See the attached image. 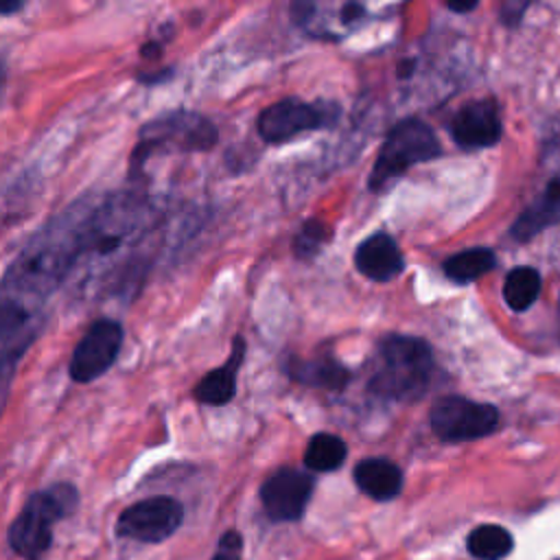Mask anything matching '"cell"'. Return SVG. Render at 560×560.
<instances>
[{"mask_svg": "<svg viewBox=\"0 0 560 560\" xmlns=\"http://www.w3.org/2000/svg\"><path fill=\"white\" fill-rule=\"evenodd\" d=\"M354 265L365 278L376 282L396 278L405 267L398 245L394 243L392 236L383 232L365 238L359 245V249L354 252Z\"/></svg>", "mask_w": 560, "mask_h": 560, "instance_id": "12", "label": "cell"}, {"mask_svg": "<svg viewBox=\"0 0 560 560\" xmlns=\"http://www.w3.org/2000/svg\"><path fill=\"white\" fill-rule=\"evenodd\" d=\"M315 479L298 468H278L260 486V503L265 514L276 521H298L313 494Z\"/></svg>", "mask_w": 560, "mask_h": 560, "instance_id": "10", "label": "cell"}, {"mask_svg": "<svg viewBox=\"0 0 560 560\" xmlns=\"http://www.w3.org/2000/svg\"><path fill=\"white\" fill-rule=\"evenodd\" d=\"M429 422L440 440L468 442L497 431L499 411L488 402H477L464 396H444L433 402Z\"/></svg>", "mask_w": 560, "mask_h": 560, "instance_id": "6", "label": "cell"}, {"mask_svg": "<svg viewBox=\"0 0 560 560\" xmlns=\"http://www.w3.org/2000/svg\"><path fill=\"white\" fill-rule=\"evenodd\" d=\"M184 508L173 497H149L120 512L116 532L140 542H162L182 525Z\"/></svg>", "mask_w": 560, "mask_h": 560, "instance_id": "7", "label": "cell"}, {"mask_svg": "<svg viewBox=\"0 0 560 560\" xmlns=\"http://www.w3.org/2000/svg\"><path fill=\"white\" fill-rule=\"evenodd\" d=\"M413 72V61L411 59H405V61H400L398 63V77H409Z\"/></svg>", "mask_w": 560, "mask_h": 560, "instance_id": "27", "label": "cell"}, {"mask_svg": "<svg viewBox=\"0 0 560 560\" xmlns=\"http://www.w3.org/2000/svg\"><path fill=\"white\" fill-rule=\"evenodd\" d=\"M77 501L79 494L70 483H55L35 492L9 527L11 549L26 560L39 558L50 547L55 523L72 514Z\"/></svg>", "mask_w": 560, "mask_h": 560, "instance_id": "3", "label": "cell"}, {"mask_svg": "<svg viewBox=\"0 0 560 560\" xmlns=\"http://www.w3.org/2000/svg\"><path fill=\"white\" fill-rule=\"evenodd\" d=\"M212 560H243V536L234 529L225 532L217 545Z\"/></svg>", "mask_w": 560, "mask_h": 560, "instance_id": "24", "label": "cell"}, {"mask_svg": "<svg viewBox=\"0 0 560 560\" xmlns=\"http://www.w3.org/2000/svg\"><path fill=\"white\" fill-rule=\"evenodd\" d=\"M125 332L114 319H96L77 343L70 359V376L77 383H90L105 374L116 361Z\"/></svg>", "mask_w": 560, "mask_h": 560, "instance_id": "8", "label": "cell"}, {"mask_svg": "<svg viewBox=\"0 0 560 560\" xmlns=\"http://www.w3.org/2000/svg\"><path fill=\"white\" fill-rule=\"evenodd\" d=\"M446 7H448L451 11H455V13H468V11L477 9V2H448Z\"/></svg>", "mask_w": 560, "mask_h": 560, "instance_id": "25", "label": "cell"}, {"mask_svg": "<svg viewBox=\"0 0 560 560\" xmlns=\"http://www.w3.org/2000/svg\"><path fill=\"white\" fill-rule=\"evenodd\" d=\"M431 365V348L422 339L387 335L378 343L370 389L383 398L416 400L427 392Z\"/></svg>", "mask_w": 560, "mask_h": 560, "instance_id": "2", "label": "cell"}, {"mask_svg": "<svg viewBox=\"0 0 560 560\" xmlns=\"http://www.w3.org/2000/svg\"><path fill=\"white\" fill-rule=\"evenodd\" d=\"M284 372L293 378V381H300V383H306V385H315V387H328V389H341L350 374L348 370L332 361V359H289L284 363Z\"/></svg>", "mask_w": 560, "mask_h": 560, "instance_id": "15", "label": "cell"}, {"mask_svg": "<svg viewBox=\"0 0 560 560\" xmlns=\"http://www.w3.org/2000/svg\"><path fill=\"white\" fill-rule=\"evenodd\" d=\"M33 337H35V330L28 328V330H24L22 335H18L15 339H11L9 346L0 352V413L4 411L7 396H9V389H11V383H13L18 363H20V359L24 357L26 348L31 346Z\"/></svg>", "mask_w": 560, "mask_h": 560, "instance_id": "21", "label": "cell"}, {"mask_svg": "<svg viewBox=\"0 0 560 560\" xmlns=\"http://www.w3.org/2000/svg\"><path fill=\"white\" fill-rule=\"evenodd\" d=\"M346 442L332 433H315L304 451V464L315 472H330L346 459Z\"/></svg>", "mask_w": 560, "mask_h": 560, "instance_id": "19", "label": "cell"}, {"mask_svg": "<svg viewBox=\"0 0 560 560\" xmlns=\"http://www.w3.org/2000/svg\"><path fill=\"white\" fill-rule=\"evenodd\" d=\"M4 74H7V70H4V63L0 61V85L4 83Z\"/></svg>", "mask_w": 560, "mask_h": 560, "instance_id": "28", "label": "cell"}, {"mask_svg": "<svg viewBox=\"0 0 560 560\" xmlns=\"http://www.w3.org/2000/svg\"><path fill=\"white\" fill-rule=\"evenodd\" d=\"M90 199H81L44 225L7 269L0 298L33 313L70 273L83 256V234Z\"/></svg>", "mask_w": 560, "mask_h": 560, "instance_id": "1", "label": "cell"}, {"mask_svg": "<svg viewBox=\"0 0 560 560\" xmlns=\"http://www.w3.org/2000/svg\"><path fill=\"white\" fill-rule=\"evenodd\" d=\"M494 265H497V256L492 249L475 247L446 258L444 273L455 282H472L483 273H488L490 269H494Z\"/></svg>", "mask_w": 560, "mask_h": 560, "instance_id": "18", "label": "cell"}, {"mask_svg": "<svg viewBox=\"0 0 560 560\" xmlns=\"http://www.w3.org/2000/svg\"><path fill=\"white\" fill-rule=\"evenodd\" d=\"M335 109L330 105H313L300 98H284L269 105L258 116V133L267 142H287L298 133L330 125Z\"/></svg>", "mask_w": 560, "mask_h": 560, "instance_id": "9", "label": "cell"}, {"mask_svg": "<svg viewBox=\"0 0 560 560\" xmlns=\"http://www.w3.org/2000/svg\"><path fill=\"white\" fill-rule=\"evenodd\" d=\"M326 234H328V228L319 221H308L302 225L300 234L295 236V254L300 258H311L319 252V247L324 245L326 241Z\"/></svg>", "mask_w": 560, "mask_h": 560, "instance_id": "23", "label": "cell"}, {"mask_svg": "<svg viewBox=\"0 0 560 560\" xmlns=\"http://www.w3.org/2000/svg\"><path fill=\"white\" fill-rule=\"evenodd\" d=\"M540 293V273L534 267H516L505 276L503 298L512 311H527Z\"/></svg>", "mask_w": 560, "mask_h": 560, "instance_id": "20", "label": "cell"}, {"mask_svg": "<svg viewBox=\"0 0 560 560\" xmlns=\"http://www.w3.org/2000/svg\"><path fill=\"white\" fill-rule=\"evenodd\" d=\"M20 9H22V2H18V0H9V2L0 0V15H9V13H15Z\"/></svg>", "mask_w": 560, "mask_h": 560, "instance_id": "26", "label": "cell"}, {"mask_svg": "<svg viewBox=\"0 0 560 560\" xmlns=\"http://www.w3.org/2000/svg\"><path fill=\"white\" fill-rule=\"evenodd\" d=\"M243 357H245V341H243V337H234L230 359L221 368L208 372L197 383L195 398L199 402L212 405V407H221V405L230 402V398L236 392V372L243 363Z\"/></svg>", "mask_w": 560, "mask_h": 560, "instance_id": "13", "label": "cell"}, {"mask_svg": "<svg viewBox=\"0 0 560 560\" xmlns=\"http://www.w3.org/2000/svg\"><path fill=\"white\" fill-rule=\"evenodd\" d=\"M31 319V311L20 306L18 302L0 298V341H11L22 335L24 326Z\"/></svg>", "mask_w": 560, "mask_h": 560, "instance_id": "22", "label": "cell"}, {"mask_svg": "<svg viewBox=\"0 0 560 560\" xmlns=\"http://www.w3.org/2000/svg\"><path fill=\"white\" fill-rule=\"evenodd\" d=\"M354 483L370 499L389 501L398 497L402 488V472L389 459L370 457L354 466Z\"/></svg>", "mask_w": 560, "mask_h": 560, "instance_id": "14", "label": "cell"}, {"mask_svg": "<svg viewBox=\"0 0 560 560\" xmlns=\"http://www.w3.org/2000/svg\"><path fill=\"white\" fill-rule=\"evenodd\" d=\"M512 547V534L494 523L477 525L466 538V549L477 560H503L505 556H510Z\"/></svg>", "mask_w": 560, "mask_h": 560, "instance_id": "17", "label": "cell"}, {"mask_svg": "<svg viewBox=\"0 0 560 560\" xmlns=\"http://www.w3.org/2000/svg\"><path fill=\"white\" fill-rule=\"evenodd\" d=\"M451 133L457 144L466 149L492 147L501 138V118L492 101L466 103L451 122Z\"/></svg>", "mask_w": 560, "mask_h": 560, "instance_id": "11", "label": "cell"}, {"mask_svg": "<svg viewBox=\"0 0 560 560\" xmlns=\"http://www.w3.org/2000/svg\"><path fill=\"white\" fill-rule=\"evenodd\" d=\"M440 153L442 147L433 129L418 118H405L387 133L370 173V188L381 190L409 166L433 160Z\"/></svg>", "mask_w": 560, "mask_h": 560, "instance_id": "4", "label": "cell"}, {"mask_svg": "<svg viewBox=\"0 0 560 560\" xmlns=\"http://www.w3.org/2000/svg\"><path fill=\"white\" fill-rule=\"evenodd\" d=\"M560 214V179H551L542 192V197L532 203L512 225V234L518 241H529Z\"/></svg>", "mask_w": 560, "mask_h": 560, "instance_id": "16", "label": "cell"}, {"mask_svg": "<svg viewBox=\"0 0 560 560\" xmlns=\"http://www.w3.org/2000/svg\"><path fill=\"white\" fill-rule=\"evenodd\" d=\"M214 125L186 109L168 112L153 118L140 129V140L133 151V164H142L155 149H177V151H206L214 144Z\"/></svg>", "mask_w": 560, "mask_h": 560, "instance_id": "5", "label": "cell"}]
</instances>
